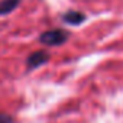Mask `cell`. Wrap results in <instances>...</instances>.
<instances>
[{
	"label": "cell",
	"mask_w": 123,
	"mask_h": 123,
	"mask_svg": "<svg viewBox=\"0 0 123 123\" xmlns=\"http://www.w3.org/2000/svg\"><path fill=\"white\" fill-rule=\"evenodd\" d=\"M70 38V33L64 29H52V31H46L39 36V41L43 45H49V46H56V45H62L64 42H67V39Z\"/></svg>",
	"instance_id": "cell-1"
},
{
	"label": "cell",
	"mask_w": 123,
	"mask_h": 123,
	"mask_svg": "<svg viewBox=\"0 0 123 123\" xmlns=\"http://www.w3.org/2000/svg\"><path fill=\"white\" fill-rule=\"evenodd\" d=\"M48 59H49L48 52H45V51H36V52H33L32 55H29L26 64H28V68L33 70V68H38V67L46 64Z\"/></svg>",
	"instance_id": "cell-2"
},
{
	"label": "cell",
	"mask_w": 123,
	"mask_h": 123,
	"mask_svg": "<svg viewBox=\"0 0 123 123\" xmlns=\"http://www.w3.org/2000/svg\"><path fill=\"white\" fill-rule=\"evenodd\" d=\"M64 22L68 23V25H81L84 20H86V15L81 13V12H77V10H70L67 12L64 16H62Z\"/></svg>",
	"instance_id": "cell-3"
},
{
	"label": "cell",
	"mask_w": 123,
	"mask_h": 123,
	"mask_svg": "<svg viewBox=\"0 0 123 123\" xmlns=\"http://www.w3.org/2000/svg\"><path fill=\"white\" fill-rule=\"evenodd\" d=\"M13 117L6 113H0V123H13Z\"/></svg>",
	"instance_id": "cell-5"
},
{
	"label": "cell",
	"mask_w": 123,
	"mask_h": 123,
	"mask_svg": "<svg viewBox=\"0 0 123 123\" xmlns=\"http://www.w3.org/2000/svg\"><path fill=\"white\" fill-rule=\"evenodd\" d=\"M20 3V0H2L0 2V15H7L13 12Z\"/></svg>",
	"instance_id": "cell-4"
}]
</instances>
